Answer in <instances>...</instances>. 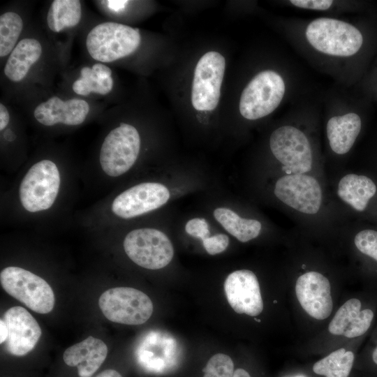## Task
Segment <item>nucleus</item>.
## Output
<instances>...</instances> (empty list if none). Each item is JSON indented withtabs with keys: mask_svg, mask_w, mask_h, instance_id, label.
I'll use <instances>...</instances> for the list:
<instances>
[{
	"mask_svg": "<svg viewBox=\"0 0 377 377\" xmlns=\"http://www.w3.org/2000/svg\"><path fill=\"white\" fill-rule=\"evenodd\" d=\"M306 39L318 51L337 57L357 53L363 43L361 32L346 22L327 17L313 20L305 31Z\"/></svg>",
	"mask_w": 377,
	"mask_h": 377,
	"instance_id": "f257e3e1",
	"label": "nucleus"
},
{
	"mask_svg": "<svg viewBox=\"0 0 377 377\" xmlns=\"http://www.w3.org/2000/svg\"><path fill=\"white\" fill-rule=\"evenodd\" d=\"M141 40L138 29L107 22L94 27L88 34L86 47L90 56L101 62H112L133 53Z\"/></svg>",
	"mask_w": 377,
	"mask_h": 377,
	"instance_id": "f03ea898",
	"label": "nucleus"
},
{
	"mask_svg": "<svg viewBox=\"0 0 377 377\" xmlns=\"http://www.w3.org/2000/svg\"><path fill=\"white\" fill-rule=\"evenodd\" d=\"M5 291L38 313H47L54 306V295L50 286L41 277L18 267H7L0 274Z\"/></svg>",
	"mask_w": 377,
	"mask_h": 377,
	"instance_id": "7ed1b4c3",
	"label": "nucleus"
},
{
	"mask_svg": "<svg viewBox=\"0 0 377 377\" xmlns=\"http://www.w3.org/2000/svg\"><path fill=\"white\" fill-rule=\"evenodd\" d=\"M285 94V83L276 72L258 73L244 89L239 100V112L244 118L255 120L272 113Z\"/></svg>",
	"mask_w": 377,
	"mask_h": 377,
	"instance_id": "20e7f679",
	"label": "nucleus"
},
{
	"mask_svg": "<svg viewBox=\"0 0 377 377\" xmlns=\"http://www.w3.org/2000/svg\"><path fill=\"white\" fill-rule=\"evenodd\" d=\"M99 307L109 320L125 325H141L151 317L154 306L143 292L128 287L107 290L99 297Z\"/></svg>",
	"mask_w": 377,
	"mask_h": 377,
	"instance_id": "39448f33",
	"label": "nucleus"
},
{
	"mask_svg": "<svg viewBox=\"0 0 377 377\" xmlns=\"http://www.w3.org/2000/svg\"><path fill=\"white\" fill-rule=\"evenodd\" d=\"M59 186L60 175L55 163L42 160L34 164L22 180L20 202L30 212L47 209L54 202Z\"/></svg>",
	"mask_w": 377,
	"mask_h": 377,
	"instance_id": "423d86ee",
	"label": "nucleus"
},
{
	"mask_svg": "<svg viewBox=\"0 0 377 377\" xmlns=\"http://www.w3.org/2000/svg\"><path fill=\"white\" fill-rule=\"evenodd\" d=\"M124 249L128 258L138 265L148 269L167 266L174 256L169 238L154 228L135 229L127 234Z\"/></svg>",
	"mask_w": 377,
	"mask_h": 377,
	"instance_id": "0eeeda50",
	"label": "nucleus"
},
{
	"mask_svg": "<svg viewBox=\"0 0 377 377\" xmlns=\"http://www.w3.org/2000/svg\"><path fill=\"white\" fill-rule=\"evenodd\" d=\"M140 149L137 129L121 123L105 137L100 151V163L103 172L110 177L126 172L135 163Z\"/></svg>",
	"mask_w": 377,
	"mask_h": 377,
	"instance_id": "6e6552de",
	"label": "nucleus"
},
{
	"mask_svg": "<svg viewBox=\"0 0 377 377\" xmlns=\"http://www.w3.org/2000/svg\"><path fill=\"white\" fill-rule=\"evenodd\" d=\"M225 68V58L217 52H208L199 59L191 91V102L195 110L211 111L216 108Z\"/></svg>",
	"mask_w": 377,
	"mask_h": 377,
	"instance_id": "1a4fd4ad",
	"label": "nucleus"
},
{
	"mask_svg": "<svg viewBox=\"0 0 377 377\" xmlns=\"http://www.w3.org/2000/svg\"><path fill=\"white\" fill-rule=\"evenodd\" d=\"M269 146L275 158L293 174H304L311 169V145L300 129L293 126L278 128L270 136Z\"/></svg>",
	"mask_w": 377,
	"mask_h": 377,
	"instance_id": "9d476101",
	"label": "nucleus"
},
{
	"mask_svg": "<svg viewBox=\"0 0 377 377\" xmlns=\"http://www.w3.org/2000/svg\"><path fill=\"white\" fill-rule=\"evenodd\" d=\"M274 193L286 205L300 212L314 214L320 207L322 191L318 181L304 174H291L279 179Z\"/></svg>",
	"mask_w": 377,
	"mask_h": 377,
	"instance_id": "9b49d317",
	"label": "nucleus"
},
{
	"mask_svg": "<svg viewBox=\"0 0 377 377\" xmlns=\"http://www.w3.org/2000/svg\"><path fill=\"white\" fill-rule=\"evenodd\" d=\"M169 198V190L164 185L141 183L118 195L112 202V211L122 219H131L161 207Z\"/></svg>",
	"mask_w": 377,
	"mask_h": 377,
	"instance_id": "f8f14e48",
	"label": "nucleus"
},
{
	"mask_svg": "<svg viewBox=\"0 0 377 377\" xmlns=\"http://www.w3.org/2000/svg\"><path fill=\"white\" fill-rule=\"evenodd\" d=\"M224 291L227 300L237 313L257 316L263 310V302L258 280L248 269L230 273L225 280Z\"/></svg>",
	"mask_w": 377,
	"mask_h": 377,
	"instance_id": "ddd939ff",
	"label": "nucleus"
},
{
	"mask_svg": "<svg viewBox=\"0 0 377 377\" xmlns=\"http://www.w3.org/2000/svg\"><path fill=\"white\" fill-rule=\"evenodd\" d=\"M297 298L303 309L317 320L327 318L333 308L329 280L317 272L301 275L295 284Z\"/></svg>",
	"mask_w": 377,
	"mask_h": 377,
	"instance_id": "4468645a",
	"label": "nucleus"
},
{
	"mask_svg": "<svg viewBox=\"0 0 377 377\" xmlns=\"http://www.w3.org/2000/svg\"><path fill=\"white\" fill-rule=\"evenodd\" d=\"M2 319L8 328V337L5 341L7 351L17 356L30 352L42 334L35 318L24 307L16 306L8 309Z\"/></svg>",
	"mask_w": 377,
	"mask_h": 377,
	"instance_id": "2eb2a0df",
	"label": "nucleus"
},
{
	"mask_svg": "<svg viewBox=\"0 0 377 377\" xmlns=\"http://www.w3.org/2000/svg\"><path fill=\"white\" fill-rule=\"evenodd\" d=\"M374 316L372 308H363L360 299L351 298L336 312L329 324L328 330L334 335H341L350 339L360 337L369 331Z\"/></svg>",
	"mask_w": 377,
	"mask_h": 377,
	"instance_id": "dca6fc26",
	"label": "nucleus"
},
{
	"mask_svg": "<svg viewBox=\"0 0 377 377\" xmlns=\"http://www.w3.org/2000/svg\"><path fill=\"white\" fill-rule=\"evenodd\" d=\"M89 112L87 101L72 98L65 101L53 96L40 103L34 110L36 119L45 126H53L58 123L76 126L81 124Z\"/></svg>",
	"mask_w": 377,
	"mask_h": 377,
	"instance_id": "f3484780",
	"label": "nucleus"
},
{
	"mask_svg": "<svg viewBox=\"0 0 377 377\" xmlns=\"http://www.w3.org/2000/svg\"><path fill=\"white\" fill-rule=\"evenodd\" d=\"M108 347L101 339L91 336L64 353L63 360L70 367H77L80 377H91L101 366L108 355Z\"/></svg>",
	"mask_w": 377,
	"mask_h": 377,
	"instance_id": "a211bd4d",
	"label": "nucleus"
},
{
	"mask_svg": "<svg viewBox=\"0 0 377 377\" xmlns=\"http://www.w3.org/2000/svg\"><path fill=\"white\" fill-rule=\"evenodd\" d=\"M362 127L360 116L354 112L331 117L327 124V135L333 151L347 153L353 147Z\"/></svg>",
	"mask_w": 377,
	"mask_h": 377,
	"instance_id": "6ab92c4d",
	"label": "nucleus"
},
{
	"mask_svg": "<svg viewBox=\"0 0 377 377\" xmlns=\"http://www.w3.org/2000/svg\"><path fill=\"white\" fill-rule=\"evenodd\" d=\"M42 46L38 40L26 38L16 45L4 66L5 75L13 82H20L40 57Z\"/></svg>",
	"mask_w": 377,
	"mask_h": 377,
	"instance_id": "aec40b11",
	"label": "nucleus"
},
{
	"mask_svg": "<svg viewBox=\"0 0 377 377\" xmlns=\"http://www.w3.org/2000/svg\"><path fill=\"white\" fill-rule=\"evenodd\" d=\"M376 192V184L370 178L355 174L342 177L337 191L341 199L359 212L365 209Z\"/></svg>",
	"mask_w": 377,
	"mask_h": 377,
	"instance_id": "412c9836",
	"label": "nucleus"
},
{
	"mask_svg": "<svg viewBox=\"0 0 377 377\" xmlns=\"http://www.w3.org/2000/svg\"><path fill=\"white\" fill-rule=\"evenodd\" d=\"M111 75V69L101 63L95 64L92 68L83 67L80 78L73 84V89L82 96H87L91 92L105 95L113 87Z\"/></svg>",
	"mask_w": 377,
	"mask_h": 377,
	"instance_id": "4be33fe9",
	"label": "nucleus"
},
{
	"mask_svg": "<svg viewBox=\"0 0 377 377\" xmlns=\"http://www.w3.org/2000/svg\"><path fill=\"white\" fill-rule=\"evenodd\" d=\"M214 216L230 235L242 242H246L256 238L261 230L262 226L258 221L241 218L228 208L216 209Z\"/></svg>",
	"mask_w": 377,
	"mask_h": 377,
	"instance_id": "5701e85b",
	"label": "nucleus"
},
{
	"mask_svg": "<svg viewBox=\"0 0 377 377\" xmlns=\"http://www.w3.org/2000/svg\"><path fill=\"white\" fill-rule=\"evenodd\" d=\"M82 15L79 0H54L52 2L47 15L48 27L54 32L76 26Z\"/></svg>",
	"mask_w": 377,
	"mask_h": 377,
	"instance_id": "b1692460",
	"label": "nucleus"
},
{
	"mask_svg": "<svg viewBox=\"0 0 377 377\" xmlns=\"http://www.w3.org/2000/svg\"><path fill=\"white\" fill-rule=\"evenodd\" d=\"M355 355L352 351L339 348L316 362L313 371L326 377H348L352 369Z\"/></svg>",
	"mask_w": 377,
	"mask_h": 377,
	"instance_id": "393cba45",
	"label": "nucleus"
},
{
	"mask_svg": "<svg viewBox=\"0 0 377 377\" xmlns=\"http://www.w3.org/2000/svg\"><path fill=\"white\" fill-rule=\"evenodd\" d=\"M23 21L16 13L7 12L0 16V56L10 54L22 32Z\"/></svg>",
	"mask_w": 377,
	"mask_h": 377,
	"instance_id": "a878e982",
	"label": "nucleus"
},
{
	"mask_svg": "<svg viewBox=\"0 0 377 377\" xmlns=\"http://www.w3.org/2000/svg\"><path fill=\"white\" fill-rule=\"evenodd\" d=\"M203 377H232L234 364L227 355L217 353L207 362Z\"/></svg>",
	"mask_w": 377,
	"mask_h": 377,
	"instance_id": "bb28decb",
	"label": "nucleus"
},
{
	"mask_svg": "<svg viewBox=\"0 0 377 377\" xmlns=\"http://www.w3.org/2000/svg\"><path fill=\"white\" fill-rule=\"evenodd\" d=\"M354 243L358 251L377 263V231L370 229L359 232Z\"/></svg>",
	"mask_w": 377,
	"mask_h": 377,
	"instance_id": "cd10ccee",
	"label": "nucleus"
},
{
	"mask_svg": "<svg viewBox=\"0 0 377 377\" xmlns=\"http://www.w3.org/2000/svg\"><path fill=\"white\" fill-rule=\"evenodd\" d=\"M203 246L210 255H216L224 251L229 244V238L225 234H217L202 240Z\"/></svg>",
	"mask_w": 377,
	"mask_h": 377,
	"instance_id": "c85d7f7f",
	"label": "nucleus"
},
{
	"mask_svg": "<svg viewBox=\"0 0 377 377\" xmlns=\"http://www.w3.org/2000/svg\"><path fill=\"white\" fill-rule=\"evenodd\" d=\"M186 232L191 236L200 238L202 241L209 237V230L205 219L194 218L189 220L185 226Z\"/></svg>",
	"mask_w": 377,
	"mask_h": 377,
	"instance_id": "c756f323",
	"label": "nucleus"
},
{
	"mask_svg": "<svg viewBox=\"0 0 377 377\" xmlns=\"http://www.w3.org/2000/svg\"><path fill=\"white\" fill-rule=\"evenodd\" d=\"M290 2L298 8L317 10H327L333 3L330 0H291Z\"/></svg>",
	"mask_w": 377,
	"mask_h": 377,
	"instance_id": "7c9ffc66",
	"label": "nucleus"
},
{
	"mask_svg": "<svg viewBox=\"0 0 377 377\" xmlns=\"http://www.w3.org/2000/svg\"><path fill=\"white\" fill-rule=\"evenodd\" d=\"M105 2H106L108 7L114 12L123 10L128 3V1L124 0H110Z\"/></svg>",
	"mask_w": 377,
	"mask_h": 377,
	"instance_id": "2f4dec72",
	"label": "nucleus"
},
{
	"mask_svg": "<svg viewBox=\"0 0 377 377\" xmlns=\"http://www.w3.org/2000/svg\"><path fill=\"white\" fill-rule=\"evenodd\" d=\"M9 113L3 103L0 104V130L4 129L9 122Z\"/></svg>",
	"mask_w": 377,
	"mask_h": 377,
	"instance_id": "473e14b6",
	"label": "nucleus"
},
{
	"mask_svg": "<svg viewBox=\"0 0 377 377\" xmlns=\"http://www.w3.org/2000/svg\"><path fill=\"white\" fill-rule=\"evenodd\" d=\"M7 337H8V328L5 322L1 318L0 320V343H4L6 341Z\"/></svg>",
	"mask_w": 377,
	"mask_h": 377,
	"instance_id": "72a5a7b5",
	"label": "nucleus"
},
{
	"mask_svg": "<svg viewBox=\"0 0 377 377\" xmlns=\"http://www.w3.org/2000/svg\"><path fill=\"white\" fill-rule=\"evenodd\" d=\"M95 377H122L121 375L114 369H106L101 372Z\"/></svg>",
	"mask_w": 377,
	"mask_h": 377,
	"instance_id": "f704fd0d",
	"label": "nucleus"
},
{
	"mask_svg": "<svg viewBox=\"0 0 377 377\" xmlns=\"http://www.w3.org/2000/svg\"><path fill=\"white\" fill-rule=\"evenodd\" d=\"M232 377H251V376L246 370L237 369L234 371Z\"/></svg>",
	"mask_w": 377,
	"mask_h": 377,
	"instance_id": "c9c22d12",
	"label": "nucleus"
},
{
	"mask_svg": "<svg viewBox=\"0 0 377 377\" xmlns=\"http://www.w3.org/2000/svg\"><path fill=\"white\" fill-rule=\"evenodd\" d=\"M377 340V339H376ZM371 360L374 365L377 367V342L371 351Z\"/></svg>",
	"mask_w": 377,
	"mask_h": 377,
	"instance_id": "e433bc0d",
	"label": "nucleus"
}]
</instances>
